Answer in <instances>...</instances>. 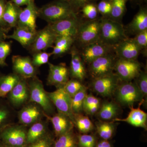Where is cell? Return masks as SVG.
Listing matches in <instances>:
<instances>
[{
    "instance_id": "cell-24",
    "label": "cell",
    "mask_w": 147,
    "mask_h": 147,
    "mask_svg": "<svg viewBox=\"0 0 147 147\" xmlns=\"http://www.w3.org/2000/svg\"><path fill=\"white\" fill-rule=\"evenodd\" d=\"M37 32L16 27L12 34L7 35V38L14 40L24 48L29 49L34 41Z\"/></svg>"
},
{
    "instance_id": "cell-21",
    "label": "cell",
    "mask_w": 147,
    "mask_h": 147,
    "mask_svg": "<svg viewBox=\"0 0 147 147\" xmlns=\"http://www.w3.org/2000/svg\"><path fill=\"white\" fill-rule=\"evenodd\" d=\"M8 95L9 101L14 107H20L24 104L29 98L28 86L26 79L21 78Z\"/></svg>"
},
{
    "instance_id": "cell-43",
    "label": "cell",
    "mask_w": 147,
    "mask_h": 147,
    "mask_svg": "<svg viewBox=\"0 0 147 147\" xmlns=\"http://www.w3.org/2000/svg\"><path fill=\"white\" fill-rule=\"evenodd\" d=\"M95 138L92 135L83 134L78 137L79 147H95Z\"/></svg>"
},
{
    "instance_id": "cell-17",
    "label": "cell",
    "mask_w": 147,
    "mask_h": 147,
    "mask_svg": "<svg viewBox=\"0 0 147 147\" xmlns=\"http://www.w3.org/2000/svg\"><path fill=\"white\" fill-rule=\"evenodd\" d=\"M71 61L69 74L73 79L82 82L86 76V70L85 63L80 55L79 49L75 45H72L70 50Z\"/></svg>"
},
{
    "instance_id": "cell-19",
    "label": "cell",
    "mask_w": 147,
    "mask_h": 147,
    "mask_svg": "<svg viewBox=\"0 0 147 147\" xmlns=\"http://www.w3.org/2000/svg\"><path fill=\"white\" fill-rule=\"evenodd\" d=\"M48 84L57 87L63 86L69 80L68 69L64 65H54L50 63H48Z\"/></svg>"
},
{
    "instance_id": "cell-30",
    "label": "cell",
    "mask_w": 147,
    "mask_h": 147,
    "mask_svg": "<svg viewBox=\"0 0 147 147\" xmlns=\"http://www.w3.org/2000/svg\"><path fill=\"white\" fill-rule=\"evenodd\" d=\"M79 14H81L80 17L85 20H94L100 17L96 2H91L85 5L80 9Z\"/></svg>"
},
{
    "instance_id": "cell-35",
    "label": "cell",
    "mask_w": 147,
    "mask_h": 147,
    "mask_svg": "<svg viewBox=\"0 0 147 147\" xmlns=\"http://www.w3.org/2000/svg\"><path fill=\"white\" fill-rule=\"evenodd\" d=\"M96 128L100 137L103 140H108L113 136L115 126L112 123L103 122L97 124Z\"/></svg>"
},
{
    "instance_id": "cell-10",
    "label": "cell",
    "mask_w": 147,
    "mask_h": 147,
    "mask_svg": "<svg viewBox=\"0 0 147 147\" xmlns=\"http://www.w3.org/2000/svg\"><path fill=\"white\" fill-rule=\"evenodd\" d=\"M27 131L23 126L7 127L0 131V137L6 145L11 147H24L27 144Z\"/></svg>"
},
{
    "instance_id": "cell-36",
    "label": "cell",
    "mask_w": 147,
    "mask_h": 147,
    "mask_svg": "<svg viewBox=\"0 0 147 147\" xmlns=\"http://www.w3.org/2000/svg\"><path fill=\"white\" fill-rule=\"evenodd\" d=\"M85 86L82 82L79 80L75 79L68 80L64 86V88L65 91L71 97H73L74 95L83 89Z\"/></svg>"
},
{
    "instance_id": "cell-47",
    "label": "cell",
    "mask_w": 147,
    "mask_h": 147,
    "mask_svg": "<svg viewBox=\"0 0 147 147\" xmlns=\"http://www.w3.org/2000/svg\"><path fill=\"white\" fill-rule=\"evenodd\" d=\"M53 49L51 54L52 55L56 57H60L61 55H63L66 53L70 50V49L65 47H59L53 46Z\"/></svg>"
},
{
    "instance_id": "cell-33",
    "label": "cell",
    "mask_w": 147,
    "mask_h": 147,
    "mask_svg": "<svg viewBox=\"0 0 147 147\" xmlns=\"http://www.w3.org/2000/svg\"><path fill=\"white\" fill-rule=\"evenodd\" d=\"M53 147H77L76 138L72 130L60 136Z\"/></svg>"
},
{
    "instance_id": "cell-13",
    "label": "cell",
    "mask_w": 147,
    "mask_h": 147,
    "mask_svg": "<svg viewBox=\"0 0 147 147\" xmlns=\"http://www.w3.org/2000/svg\"><path fill=\"white\" fill-rule=\"evenodd\" d=\"M12 67L14 73L22 79H32L35 77L36 67L29 57L14 55L12 57Z\"/></svg>"
},
{
    "instance_id": "cell-1",
    "label": "cell",
    "mask_w": 147,
    "mask_h": 147,
    "mask_svg": "<svg viewBox=\"0 0 147 147\" xmlns=\"http://www.w3.org/2000/svg\"><path fill=\"white\" fill-rule=\"evenodd\" d=\"M78 15L67 0H54L38 9V17L48 24Z\"/></svg>"
},
{
    "instance_id": "cell-29",
    "label": "cell",
    "mask_w": 147,
    "mask_h": 147,
    "mask_svg": "<svg viewBox=\"0 0 147 147\" xmlns=\"http://www.w3.org/2000/svg\"><path fill=\"white\" fill-rule=\"evenodd\" d=\"M118 112V107L115 103L106 101L101 105L98 112V116L102 120H109L115 117Z\"/></svg>"
},
{
    "instance_id": "cell-50",
    "label": "cell",
    "mask_w": 147,
    "mask_h": 147,
    "mask_svg": "<svg viewBox=\"0 0 147 147\" xmlns=\"http://www.w3.org/2000/svg\"><path fill=\"white\" fill-rule=\"evenodd\" d=\"M33 0H11V1L16 5L21 7L22 6H27Z\"/></svg>"
},
{
    "instance_id": "cell-9",
    "label": "cell",
    "mask_w": 147,
    "mask_h": 147,
    "mask_svg": "<svg viewBox=\"0 0 147 147\" xmlns=\"http://www.w3.org/2000/svg\"><path fill=\"white\" fill-rule=\"evenodd\" d=\"M114 70L120 81L131 82L139 75L141 70V65L136 60H129L117 58Z\"/></svg>"
},
{
    "instance_id": "cell-40",
    "label": "cell",
    "mask_w": 147,
    "mask_h": 147,
    "mask_svg": "<svg viewBox=\"0 0 147 147\" xmlns=\"http://www.w3.org/2000/svg\"><path fill=\"white\" fill-rule=\"evenodd\" d=\"M98 13L102 18H109L112 11L111 0H101L97 4Z\"/></svg>"
},
{
    "instance_id": "cell-22",
    "label": "cell",
    "mask_w": 147,
    "mask_h": 147,
    "mask_svg": "<svg viewBox=\"0 0 147 147\" xmlns=\"http://www.w3.org/2000/svg\"><path fill=\"white\" fill-rule=\"evenodd\" d=\"M143 102H140L139 107L134 108L133 105L130 106V111L128 116L124 119H114V121H122L127 123L132 126L142 127L147 130V113L140 109Z\"/></svg>"
},
{
    "instance_id": "cell-27",
    "label": "cell",
    "mask_w": 147,
    "mask_h": 147,
    "mask_svg": "<svg viewBox=\"0 0 147 147\" xmlns=\"http://www.w3.org/2000/svg\"><path fill=\"white\" fill-rule=\"evenodd\" d=\"M46 128L45 124L38 121L32 125L27 131V144H30L40 139L45 135Z\"/></svg>"
},
{
    "instance_id": "cell-32",
    "label": "cell",
    "mask_w": 147,
    "mask_h": 147,
    "mask_svg": "<svg viewBox=\"0 0 147 147\" xmlns=\"http://www.w3.org/2000/svg\"><path fill=\"white\" fill-rule=\"evenodd\" d=\"M74 124L79 131L83 133L91 131L94 127L92 123L88 117L79 114L74 115Z\"/></svg>"
},
{
    "instance_id": "cell-8",
    "label": "cell",
    "mask_w": 147,
    "mask_h": 147,
    "mask_svg": "<svg viewBox=\"0 0 147 147\" xmlns=\"http://www.w3.org/2000/svg\"><path fill=\"white\" fill-rule=\"evenodd\" d=\"M47 93L58 112L68 117L74 124V115L71 108V97L65 91L63 86L58 87L55 91Z\"/></svg>"
},
{
    "instance_id": "cell-53",
    "label": "cell",
    "mask_w": 147,
    "mask_h": 147,
    "mask_svg": "<svg viewBox=\"0 0 147 147\" xmlns=\"http://www.w3.org/2000/svg\"><path fill=\"white\" fill-rule=\"evenodd\" d=\"M96 147H111V145L107 140H103L99 142Z\"/></svg>"
},
{
    "instance_id": "cell-18",
    "label": "cell",
    "mask_w": 147,
    "mask_h": 147,
    "mask_svg": "<svg viewBox=\"0 0 147 147\" xmlns=\"http://www.w3.org/2000/svg\"><path fill=\"white\" fill-rule=\"evenodd\" d=\"M139 10L132 21L124 27L127 35H136L147 30V7L146 4L140 5Z\"/></svg>"
},
{
    "instance_id": "cell-38",
    "label": "cell",
    "mask_w": 147,
    "mask_h": 147,
    "mask_svg": "<svg viewBox=\"0 0 147 147\" xmlns=\"http://www.w3.org/2000/svg\"><path fill=\"white\" fill-rule=\"evenodd\" d=\"M135 82L143 95L144 98L147 100V73L146 70H141L138 76L135 78Z\"/></svg>"
},
{
    "instance_id": "cell-16",
    "label": "cell",
    "mask_w": 147,
    "mask_h": 147,
    "mask_svg": "<svg viewBox=\"0 0 147 147\" xmlns=\"http://www.w3.org/2000/svg\"><path fill=\"white\" fill-rule=\"evenodd\" d=\"M114 53L119 59L136 60L141 54V50L133 38H127L116 45Z\"/></svg>"
},
{
    "instance_id": "cell-34",
    "label": "cell",
    "mask_w": 147,
    "mask_h": 147,
    "mask_svg": "<svg viewBox=\"0 0 147 147\" xmlns=\"http://www.w3.org/2000/svg\"><path fill=\"white\" fill-rule=\"evenodd\" d=\"M86 87L71 97V108L74 115L79 114L83 110V103L87 95Z\"/></svg>"
},
{
    "instance_id": "cell-5",
    "label": "cell",
    "mask_w": 147,
    "mask_h": 147,
    "mask_svg": "<svg viewBox=\"0 0 147 147\" xmlns=\"http://www.w3.org/2000/svg\"><path fill=\"white\" fill-rule=\"evenodd\" d=\"M116 91L117 99L121 105L130 107L135 102H144L143 95L135 82H123L119 85Z\"/></svg>"
},
{
    "instance_id": "cell-20",
    "label": "cell",
    "mask_w": 147,
    "mask_h": 147,
    "mask_svg": "<svg viewBox=\"0 0 147 147\" xmlns=\"http://www.w3.org/2000/svg\"><path fill=\"white\" fill-rule=\"evenodd\" d=\"M44 112L40 107L36 103L26 105L18 114L20 123L24 125H32L41 119Z\"/></svg>"
},
{
    "instance_id": "cell-11",
    "label": "cell",
    "mask_w": 147,
    "mask_h": 147,
    "mask_svg": "<svg viewBox=\"0 0 147 147\" xmlns=\"http://www.w3.org/2000/svg\"><path fill=\"white\" fill-rule=\"evenodd\" d=\"M120 80L116 74L108 75L93 79L92 87L94 91L102 96H110L116 91Z\"/></svg>"
},
{
    "instance_id": "cell-2",
    "label": "cell",
    "mask_w": 147,
    "mask_h": 147,
    "mask_svg": "<svg viewBox=\"0 0 147 147\" xmlns=\"http://www.w3.org/2000/svg\"><path fill=\"white\" fill-rule=\"evenodd\" d=\"M128 38L122 23L100 17L99 40L103 44L114 47Z\"/></svg>"
},
{
    "instance_id": "cell-31",
    "label": "cell",
    "mask_w": 147,
    "mask_h": 147,
    "mask_svg": "<svg viewBox=\"0 0 147 147\" xmlns=\"http://www.w3.org/2000/svg\"><path fill=\"white\" fill-rule=\"evenodd\" d=\"M3 101L0 100V131L10 125L12 121L11 110Z\"/></svg>"
},
{
    "instance_id": "cell-39",
    "label": "cell",
    "mask_w": 147,
    "mask_h": 147,
    "mask_svg": "<svg viewBox=\"0 0 147 147\" xmlns=\"http://www.w3.org/2000/svg\"><path fill=\"white\" fill-rule=\"evenodd\" d=\"M52 56L51 53L45 51L34 53L32 59V62L36 67H38L49 62V58Z\"/></svg>"
},
{
    "instance_id": "cell-28",
    "label": "cell",
    "mask_w": 147,
    "mask_h": 147,
    "mask_svg": "<svg viewBox=\"0 0 147 147\" xmlns=\"http://www.w3.org/2000/svg\"><path fill=\"white\" fill-rule=\"evenodd\" d=\"M112 11L109 19L119 23H122L126 13V4L129 0H111Z\"/></svg>"
},
{
    "instance_id": "cell-6",
    "label": "cell",
    "mask_w": 147,
    "mask_h": 147,
    "mask_svg": "<svg viewBox=\"0 0 147 147\" xmlns=\"http://www.w3.org/2000/svg\"><path fill=\"white\" fill-rule=\"evenodd\" d=\"M82 18L79 14L48 24L47 26L56 36H65L76 38Z\"/></svg>"
},
{
    "instance_id": "cell-54",
    "label": "cell",
    "mask_w": 147,
    "mask_h": 147,
    "mask_svg": "<svg viewBox=\"0 0 147 147\" xmlns=\"http://www.w3.org/2000/svg\"><path fill=\"white\" fill-rule=\"evenodd\" d=\"M0 147H11L9 146H7V145H2V146H0Z\"/></svg>"
},
{
    "instance_id": "cell-55",
    "label": "cell",
    "mask_w": 147,
    "mask_h": 147,
    "mask_svg": "<svg viewBox=\"0 0 147 147\" xmlns=\"http://www.w3.org/2000/svg\"><path fill=\"white\" fill-rule=\"evenodd\" d=\"M1 76V75H0V76Z\"/></svg>"
},
{
    "instance_id": "cell-45",
    "label": "cell",
    "mask_w": 147,
    "mask_h": 147,
    "mask_svg": "<svg viewBox=\"0 0 147 147\" xmlns=\"http://www.w3.org/2000/svg\"><path fill=\"white\" fill-rule=\"evenodd\" d=\"M76 13L79 14V10L88 3L97 2L98 0H67Z\"/></svg>"
},
{
    "instance_id": "cell-48",
    "label": "cell",
    "mask_w": 147,
    "mask_h": 147,
    "mask_svg": "<svg viewBox=\"0 0 147 147\" xmlns=\"http://www.w3.org/2000/svg\"><path fill=\"white\" fill-rule=\"evenodd\" d=\"M6 3L5 0H0V26L3 27L7 30L3 21V17L5 9Z\"/></svg>"
},
{
    "instance_id": "cell-23",
    "label": "cell",
    "mask_w": 147,
    "mask_h": 147,
    "mask_svg": "<svg viewBox=\"0 0 147 147\" xmlns=\"http://www.w3.org/2000/svg\"><path fill=\"white\" fill-rule=\"evenodd\" d=\"M44 115L52 123L55 133L58 137L72 130L74 123L70 119L65 115L58 113L51 117L44 113Z\"/></svg>"
},
{
    "instance_id": "cell-4",
    "label": "cell",
    "mask_w": 147,
    "mask_h": 147,
    "mask_svg": "<svg viewBox=\"0 0 147 147\" xmlns=\"http://www.w3.org/2000/svg\"><path fill=\"white\" fill-rule=\"evenodd\" d=\"M28 86L30 101L39 105L46 115L53 113L54 111L53 103L44 89L42 82L35 76L32 78Z\"/></svg>"
},
{
    "instance_id": "cell-49",
    "label": "cell",
    "mask_w": 147,
    "mask_h": 147,
    "mask_svg": "<svg viewBox=\"0 0 147 147\" xmlns=\"http://www.w3.org/2000/svg\"><path fill=\"white\" fill-rule=\"evenodd\" d=\"M99 107L100 106L94 105V106H90L89 107L86 108V109H84V110L88 114L93 115L97 112L98 110L99 109Z\"/></svg>"
},
{
    "instance_id": "cell-12",
    "label": "cell",
    "mask_w": 147,
    "mask_h": 147,
    "mask_svg": "<svg viewBox=\"0 0 147 147\" xmlns=\"http://www.w3.org/2000/svg\"><path fill=\"white\" fill-rule=\"evenodd\" d=\"M80 55L85 63L89 64L93 61L104 55L114 53V47L98 41L81 47Z\"/></svg>"
},
{
    "instance_id": "cell-37",
    "label": "cell",
    "mask_w": 147,
    "mask_h": 147,
    "mask_svg": "<svg viewBox=\"0 0 147 147\" xmlns=\"http://www.w3.org/2000/svg\"><path fill=\"white\" fill-rule=\"evenodd\" d=\"M134 42L141 50V54L146 57L147 54V30L139 33L133 38Z\"/></svg>"
},
{
    "instance_id": "cell-26",
    "label": "cell",
    "mask_w": 147,
    "mask_h": 147,
    "mask_svg": "<svg viewBox=\"0 0 147 147\" xmlns=\"http://www.w3.org/2000/svg\"><path fill=\"white\" fill-rule=\"evenodd\" d=\"M21 78L15 73L0 76V98H3L13 89Z\"/></svg>"
},
{
    "instance_id": "cell-14",
    "label": "cell",
    "mask_w": 147,
    "mask_h": 147,
    "mask_svg": "<svg viewBox=\"0 0 147 147\" xmlns=\"http://www.w3.org/2000/svg\"><path fill=\"white\" fill-rule=\"evenodd\" d=\"M56 37L47 25L44 28L37 31L34 41L29 49L33 54L45 51L48 48L53 47Z\"/></svg>"
},
{
    "instance_id": "cell-46",
    "label": "cell",
    "mask_w": 147,
    "mask_h": 147,
    "mask_svg": "<svg viewBox=\"0 0 147 147\" xmlns=\"http://www.w3.org/2000/svg\"><path fill=\"white\" fill-rule=\"evenodd\" d=\"M96 105L100 106V100L92 94L86 95L83 103V110L90 106Z\"/></svg>"
},
{
    "instance_id": "cell-42",
    "label": "cell",
    "mask_w": 147,
    "mask_h": 147,
    "mask_svg": "<svg viewBox=\"0 0 147 147\" xmlns=\"http://www.w3.org/2000/svg\"><path fill=\"white\" fill-rule=\"evenodd\" d=\"M75 42V39L70 37L65 36H57L54 46L59 47H65L71 49Z\"/></svg>"
},
{
    "instance_id": "cell-51",
    "label": "cell",
    "mask_w": 147,
    "mask_h": 147,
    "mask_svg": "<svg viewBox=\"0 0 147 147\" xmlns=\"http://www.w3.org/2000/svg\"><path fill=\"white\" fill-rule=\"evenodd\" d=\"M6 30L0 26V41H4L7 38Z\"/></svg>"
},
{
    "instance_id": "cell-44",
    "label": "cell",
    "mask_w": 147,
    "mask_h": 147,
    "mask_svg": "<svg viewBox=\"0 0 147 147\" xmlns=\"http://www.w3.org/2000/svg\"><path fill=\"white\" fill-rule=\"evenodd\" d=\"M53 145L52 138L48 135H45L36 142L30 144L26 147H53Z\"/></svg>"
},
{
    "instance_id": "cell-7",
    "label": "cell",
    "mask_w": 147,
    "mask_h": 147,
    "mask_svg": "<svg viewBox=\"0 0 147 147\" xmlns=\"http://www.w3.org/2000/svg\"><path fill=\"white\" fill-rule=\"evenodd\" d=\"M117 59L114 53L96 59L88 64L90 75L94 79L113 73Z\"/></svg>"
},
{
    "instance_id": "cell-52",
    "label": "cell",
    "mask_w": 147,
    "mask_h": 147,
    "mask_svg": "<svg viewBox=\"0 0 147 147\" xmlns=\"http://www.w3.org/2000/svg\"><path fill=\"white\" fill-rule=\"evenodd\" d=\"M132 4L135 5H142L145 4L147 0H129Z\"/></svg>"
},
{
    "instance_id": "cell-15",
    "label": "cell",
    "mask_w": 147,
    "mask_h": 147,
    "mask_svg": "<svg viewBox=\"0 0 147 147\" xmlns=\"http://www.w3.org/2000/svg\"><path fill=\"white\" fill-rule=\"evenodd\" d=\"M38 17V9L35 4L34 0L26 7L21 9L18 17L17 26L36 32V21Z\"/></svg>"
},
{
    "instance_id": "cell-3",
    "label": "cell",
    "mask_w": 147,
    "mask_h": 147,
    "mask_svg": "<svg viewBox=\"0 0 147 147\" xmlns=\"http://www.w3.org/2000/svg\"><path fill=\"white\" fill-rule=\"evenodd\" d=\"M100 17L94 20L83 19L79 25L75 42L80 48L99 40Z\"/></svg>"
},
{
    "instance_id": "cell-25",
    "label": "cell",
    "mask_w": 147,
    "mask_h": 147,
    "mask_svg": "<svg viewBox=\"0 0 147 147\" xmlns=\"http://www.w3.org/2000/svg\"><path fill=\"white\" fill-rule=\"evenodd\" d=\"M21 9V7L16 5L11 1L6 3L3 17L5 28H11L17 26L18 17Z\"/></svg>"
},
{
    "instance_id": "cell-41",
    "label": "cell",
    "mask_w": 147,
    "mask_h": 147,
    "mask_svg": "<svg viewBox=\"0 0 147 147\" xmlns=\"http://www.w3.org/2000/svg\"><path fill=\"white\" fill-rule=\"evenodd\" d=\"M11 52V44L10 42L0 41V65H6L5 60Z\"/></svg>"
}]
</instances>
